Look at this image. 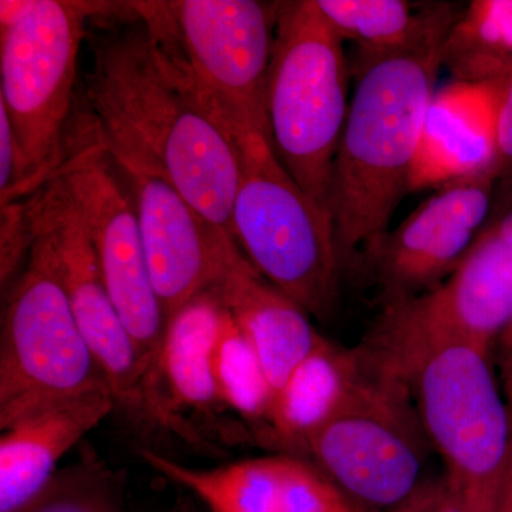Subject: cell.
<instances>
[{
    "label": "cell",
    "instance_id": "obj_12",
    "mask_svg": "<svg viewBox=\"0 0 512 512\" xmlns=\"http://www.w3.org/2000/svg\"><path fill=\"white\" fill-rule=\"evenodd\" d=\"M23 202L30 235L52 256L77 325L117 407L143 423L163 427L151 397L150 366L111 301L72 191L56 173Z\"/></svg>",
    "mask_w": 512,
    "mask_h": 512
},
{
    "label": "cell",
    "instance_id": "obj_21",
    "mask_svg": "<svg viewBox=\"0 0 512 512\" xmlns=\"http://www.w3.org/2000/svg\"><path fill=\"white\" fill-rule=\"evenodd\" d=\"M443 67L457 82H500L512 73V0H474L443 45Z\"/></svg>",
    "mask_w": 512,
    "mask_h": 512
},
{
    "label": "cell",
    "instance_id": "obj_13",
    "mask_svg": "<svg viewBox=\"0 0 512 512\" xmlns=\"http://www.w3.org/2000/svg\"><path fill=\"white\" fill-rule=\"evenodd\" d=\"M498 177L488 171L443 185L389 229L366 266L382 288L384 305L429 291L456 271L484 231Z\"/></svg>",
    "mask_w": 512,
    "mask_h": 512
},
{
    "label": "cell",
    "instance_id": "obj_23",
    "mask_svg": "<svg viewBox=\"0 0 512 512\" xmlns=\"http://www.w3.org/2000/svg\"><path fill=\"white\" fill-rule=\"evenodd\" d=\"M212 375L222 409L266 427L274 404V387L261 357L229 312L212 357Z\"/></svg>",
    "mask_w": 512,
    "mask_h": 512
},
{
    "label": "cell",
    "instance_id": "obj_14",
    "mask_svg": "<svg viewBox=\"0 0 512 512\" xmlns=\"http://www.w3.org/2000/svg\"><path fill=\"white\" fill-rule=\"evenodd\" d=\"M114 165L133 198L151 282L168 322L185 303L217 285L237 242L198 214L167 181L130 165Z\"/></svg>",
    "mask_w": 512,
    "mask_h": 512
},
{
    "label": "cell",
    "instance_id": "obj_5",
    "mask_svg": "<svg viewBox=\"0 0 512 512\" xmlns=\"http://www.w3.org/2000/svg\"><path fill=\"white\" fill-rule=\"evenodd\" d=\"M229 133L239 156L235 242L256 271L309 316L329 319L343 275L329 215L293 180L265 133Z\"/></svg>",
    "mask_w": 512,
    "mask_h": 512
},
{
    "label": "cell",
    "instance_id": "obj_29",
    "mask_svg": "<svg viewBox=\"0 0 512 512\" xmlns=\"http://www.w3.org/2000/svg\"><path fill=\"white\" fill-rule=\"evenodd\" d=\"M497 512H512V443L510 461H508L507 474H505L503 491H501L500 504H498Z\"/></svg>",
    "mask_w": 512,
    "mask_h": 512
},
{
    "label": "cell",
    "instance_id": "obj_2",
    "mask_svg": "<svg viewBox=\"0 0 512 512\" xmlns=\"http://www.w3.org/2000/svg\"><path fill=\"white\" fill-rule=\"evenodd\" d=\"M461 9L440 2L403 49L357 57L355 92L333 163L329 214L343 274L366 269L409 191L421 131Z\"/></svg>",
    "mask_w": 512,
    "mask_h": 512
},
{
    "label": "cell",
    "instance_id": "obj_18",
    "mask_svg": "<svg viewBox=\"0 0 512 512\" xmlns=\"http://www.w3.org/2000/svg\"><path fill=\"white\" fill-rule=\"evenodd\" d=\"M212 289L261 357L276 394L322 335L298 303L256 271L238 244Z\"/></svg>",
    "mask_w": 512,
    "mask_h": 512
},
{
    "label": "cell",
    "instance_id": "obj_9",
    "mask_svg": "<svg viewBox=\"0 0 512 512\" xmlns=\"http://www.w3.org/2000/svg\"><path fill=\"white\" fill-rule=\"evenodd\" d=\"M367 365L348 404L302 454L367 511L400 508L421 488L429 441L406 384Z\"/></svg>",
    "mask_w": 512,
    "mask_h": 512
},
{
    "label": "cell",
    "instance_id": "obj_20",
    "mask_svg": "<svg viewBox=\"0 0 512 512\" xmlns=\"http://www.w3.org/2000/svg\"><path fill=\"white\" fill-rule=\"evenodd\" d=\"M369 373L360 349L319 339L275 394L265 431L269 440L292 451L303 447L348 404Z\"/></svg>",
    "mask_w": 512,
    "mask_h": 512
},
{
    "label": "cell",
    "instance_id": "obj_22",
    "mask_svg": "<svg viewBox=\"0 0 512 512\" xmlns=\"http://www.w3.org/2000/svg\"><path fill=\"white\" fill-rule=\"evenodd\" d=\"M329 25L345 42L355 43L359 56L403 49L423 35L439 3L416 9L404 0H316Z\"/></svg>",
    "mask_w": 512,
    "mask_h": 512
},
{
    "label": "cell",
    "instance_id": "obj_8",
    "mask_svg": "<svg viewBox=\"0 0 512 512\" xmlns=\"http://www.w3.org/2000/svg\"><path fill=\"white\" fill-rule=\"evenodd\" d=\"M94 393H111L109 383L77 325L52 256L32 237L3 312L0 429Z\"/></svg>",
    "mask_w": 512,
    "mask_h": 512
},
{
    "label": "cell",
    "instance_id": "obj_10",
    "mask_svg": "<svg viewBox=\"0 0 512 512\" xmlns=\"http://www.w3.org/2000/svg\"><path fill=\"white\" fill-rule=\"evenodd\" d=\"M511 325L512 248L493 224L439 285L384 305L360 350L370 365L392 376L439 346L466 343L491 350Z\"/></svg>",
    "mask_w": 512,
    "mask_h": 512
},
{
    "label": "cell",
    "instance_id": "obj_17",
    "mask_svg": "<svg viewBox=\"0 0 512 512\" xmlns=\"http://www.w3.org/2000/svg\"><path fill=\"white\" fill-rule=\"evenodd\" d=\"M228 311L214 289L200 293L168 319L163 345L150 380L151 396L165 429L185 439L194 430L183 410L212 414L221 409L212 375V357Z\"/></svg>",
    "mask_w": 512,
    "mask_h": 512
},
{
    "label": "cell",
    "instance_id": "obj_7",
    "mask_svg": "<svg viewBox=\"0 0 512 512\" xmlns=\"http://www.w3.org/2000/svg\"><path fill=\"white\" fill-rule=\"evenodd\" d=\"M279 3L173 0L130 6L222 127L269 137L266 89Z\"/></svg>",
    "mask_w": 512,
    "mask_h": 512
},
{
    "label": "cell",
    "instance_id": "obj_25",
    "mask_svg": "<svg viewBox=\"0 0 512 512\" xmlns=\"http://www.w3.org/2000/svg\"><path fill=\"white\" fill-rule=\"evenodd\" d=\"M495 148L498 174L512 170V73L500 80L497 117H495Z\"/></svg>",
    "mask_w": 512,
    "mask_h": 512
},
{
    "label": "cell",
    "instance_id": "obj_15",
    "mask_svg": "<svg viewBox=\"0 0 512 512\" xmlns=\"http://www.w3.org/2000/svg\"><path fill=\"white\" fill-rule=\"evenodd\" d=\"M147 466L198 498L210 512H370L312 461L291 454L194 468L143 448Z\"/></svg>",
    "mask_w": 512,
    "mask_h": 512
},
{
    "label": "cell",
    "instance_id": "obj_3",
    "mask_svg": "<svg viewBox=\"0 0 512 512\" xmlns=\"http://www.w3.org/2000/svg\"><path fill=\"white\" fill-rule=\"evenodd\" d=\"M107 8L70 0L0 2V107L18 150V184L2 207L39 190L63 163L87 22Z\"/></svg>",
    "mask_w": 512,
    "mask_h": 512
},
{
    "label": "cell",
    "instance_id": "obj_11",
    "mask_svg": "<svg viewBox=\"0 0 512 512\" xmlns=\"http://www.w3.org/2000/svg\"><path fill=\"white\" fill-rule=\"evenodd\" d=\"M56 173L79 205L111 301L153 375L167 316L151 282L133 198L89 111L73 113Z\"/></svg>",
    "mask_w": 512,
    "mask_h": 512
},
{
    "label": "cell",
    "instance_id": "obj_30",
    "mask_svg": "<svg viewBox=\"0 0 512 512\" xmlns=\"http://www.w3.org/2000/svg\"><path fill=\"white\" fill-rule=\"evenodd\" d=\"M500 237L512 248V211L495 224Z\"/></svg>",
    "mask_w": 512,
    "mask_h": 512
},
{
    "label": "cell",
    "instance_id": "obj_27",
    "mask_svg": "<svg viewBox=\"0 0 512 512\" xmlns=\"http://www.w3.org/2000/svg\"><path fill=\"white\" fill-rule=\"evenodd\" d=\"M18 184V150L6 110L0 107V198L9 200Z\"/></svg>",
    "mask_w": 512,
    "mask_h": 512
},
{
    "label": "cell",
    "instance_id": "obj_26",
    "mask_svg": "<svg viewBox=\"0 0 512 512\" xmlns=\"http://www.w3.org/2000/svg\"><path fill=\"white\" fill-rule=\"evenodd\" d=\"M399 510V512H466L446 477L441 478L440 483L421 487Z\"/></svg>",
    "mask_w": 512,
    "mask_h": 512
},
{
    "label": "cell",
    "instance_id": "obj_28",
    "mask_svg": "<svg viewBox=\"0 0 512 512\" xmlns=\"http://www.w3.org/2000/svg\"><path fill=\"white\" fill-rule=\"evenodd\" d=\"M500 349L501 375H503L505 400L512 413V325L505 330L504 335L498 340Z\"/></svg>",
    "mask_w": 512,
    "mask_h": 512
},
{
    "label": "cell",
    "instance_id": "obj_4",
    "mask_svg": "<svg viewBox=\"0 0 512 512\" xmlns=\"http://www.w3.org/2000/svg\"><path fill=\"white\" fill-rule=\"evenodd\" d=\"M349 106L343 40L316 0L279 3L266 89L269 141L293 180L329 217L333 163Z\"/></svg>",
    "mask_w": 512,
    "mask_h": 512
},
{
    "label": "cell",
    "instance_id": "obj_19",
    "mask_svg": "<svg viewBox=\"0 0 512 512\" xmlns=\"http://www.w3.org/2000/svg\"><path fill=\"white\" fill-rule=\"evenodd\" d=\"M116 409L113 394L94 393L47 407L3 430L0 512L18 511L35 498L59 471L60 460Z\"/></svg>",
    "mask_w": 512,
    "mask_h": 512
},
{
    "label": "cell",
    "instance_id": "obj_1",
    "mask_svg": "<svg viewBox=\"0 0 512 512\" xmlns=\"http://www.w3.org/2000/svg\"><path fill=\"white\" fill-rule=\"evenodd\" d=\"M130 9L131 22L100 26L87 37L86 110L114 163L167 181L205 220L234 238L237 143Z\"/></svg>",
    "mask_w": 512,
    "mask_h": 512
},
{
    "label": "cell",
    "instance_id": "obj_24",
    "mask_svg": "<svg viewBox=\"0 0 512 512\" xmlns=\"http://www.w3.org/2000/svg\"><path fill=\"white\" fill-rule=\"evenodd\" d=\"M15 512H127L123 476L87 450Z\"/></svg>",
    "mask_w": 512,
    "mask_h": 512
},
{
    "label": "cell",
    "instance_id": "obj_6",
    "mask_svg": "<svg viewBox=\"0 0 512 512\" xmlns=\"http://www.w3.org/2000/svg\"><path fill=\"white\" fill-rule=\"evenodd\" d=\"M491 350L439 346L393 375L412 396L427 441L466 512H497L512 443V419Z\"/></svg>",
    "mask_w": 512,
    "mask_h": 512
},
{
    "label": "cell",
    "instance_id": "obj_16",
    "mask_svg": "<svg viewBox=\"0 0 512 512\" xmlns=\"http://www.w3.org/2000/svg\"><path fill=\"white\" fill-rule=\"evenodd\" d=\"M498 89L500 82L454 80L436 90L421 131L410 192L437 190L454 181L497 171Z\"/></svg>",
    "mask_w": 512,
    "mask_h": 512
}]
</instances>
